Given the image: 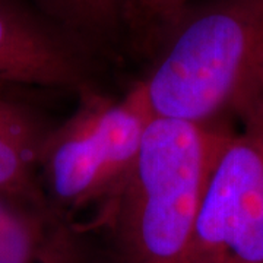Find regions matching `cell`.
<instances>
[{
    "label": "cell",
    "instance_id": "cell-4",
    "mask_svg": "<svg viewBox=\"0 0 263 263\" xmlns=\"http://www.w3.org/2000/svg\"><path fill=\"white\" fill-rule=\"evenodd\" d=\"M48 192V203L63 216L105 200V170L95 130V95L84 103L65 124L50 132L40 161Z\"/></svg>",
    "mask_w": 263,
    "mask_h": 263
},
{
    "label": "cell",
    "instance_id": "cell-2",
    "mask_svg": "<svg viewBox=\"0 0 263 263\" xmlns=\"http://www.w3.org/2000/svg\"><path fill=\"white\" fill-rule=\"evenodd\" d=\"M233 127L152 120L135 168L108 206L126 263H189L208 177Z\"/></svg>",
    "mask_w": 263,
    "mask_h": 263
},
{
    "label": "cell",
    "instance_id": "cell-9",
    "mask_svg": "<svg viewBox=\"0 0 263 263\" xmlns=\"http://www.w3.org/2000/svg\"><path fill=\"white\" fill-rule=\"evenodd\" d=\"M122 19L148 47H161L168 32L165 0H122Z\"/></svg>",
    "mask_w": 263,
    "mask_h": 263
},
{
    "label": "cell",
    "instance_id": "cell-8",
    "mask_svg": "<svg viewBox=\"0 0 263 263\" xmlns=\"http://www.w3.org/2000/svg\"><path fill=\"white\" fill-rule=\"evenodd\" d=\"M48 133L27 107L0 92V192L40 193L35 177Z\"/></svg>",
    "mask_w": 263,
    "mask_h": 263
},
{
    "label": "cell",
    "instance_id": "cell-3",
    "mask_svg": "<svg viewBox=\"0 0 263 263\" xmlns=\"http://www.w3.org/2000/svg\"><path fill=\"white\" fill-rule=\"evenodd\" d=\"M189 263H263V100L238 117L216 157Z\"/></svg>",
    "mask_w": 263,
    "mask_h": 263
},
{
    "label": "cell",
    "instance_id": "cell-1",
    "mask_svg": "<svg viewBox=\"0 0 263 263\" xmlns=\"http://www.w3.org/2000/svg\"><path fill=\"white\" fill-rule=\"evenodd\" d=\"M139 84L155 117L234 124L263 100V0L190 2Z\"/></svg>",
    "mask_w": 263,
    "mask_h": 263
},
{
    "label": "cell",
    "instance_id": "cell-6",
    "mask_svg": "<svg viewBox=\"0 0 263 263\" xmlns=\"http://www.w3.org/2000/svg\"><path fill=\"white\" fill-rule=\"evenodd\" d=\"M76 57L35 24L0 8V85L78 88Z\"/></svg>",
    "mask_w": 263,
    "mask_h": 263
},
{
    "label": "cell",
    "instance_id": "cell-5",
    "mask_svg": "<svg viewBox=\"0 0 263 263\" xmlns=\"http://www.w3.org/2000/svg\"><path fill=\"white\" fill-rule=\"evenodd\" d=\"M0 263H78L75 231L41 193L0 192Z\"/></svg>",
    "mask_w": 263,
    "mask_h": 263
},
{
    "label": "cell",
    "instance_id": "cell-7",
    "mask_svg": "<svg viewBox=\"0 0 263 263\" xmlns=\"http://www.w3.org/2000/svg\"><path fill=\"white\" fill-rule=\"evenodd\" d=\"M154 119L139 82L120 100L95 95V130L104 158L107 208L135 168Z\"/></svg>",
    "mask_w": 263,
    "mask_h": 263
},
{
    "label": "cell",
    "instance_id": "cell-11",
    "mask_svg": "<svg viewBox=\"0 0 263 263\" xmlns=\"http://www.w3.org/2000/svg\"><path fill=\"white\" fill-rule=\"evenodd\" d=\"M189 3H190V0H165V15H167V22H168V32L170 29L174 27V24L177 22L181 12L184 10Z\"/></svg>",
    "mask_w": 263,
    "mask_h": 263
},
{
    "label": "cell",
    "instance_id": "cell-10",
    "mask_svg": "<svg viewBox=\"0 0 263 263\" xmlns=\"http://www.w3.org/2000/svg\"><path fill=\"white\" fill-rule=\"evenodd\" d=\"M65 15L76 25L101 31L122 19V0H57Z\"/></svg>",
    "mask_w": 263,
    "mask_h": 263
}]
</instances>
